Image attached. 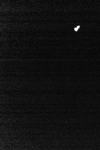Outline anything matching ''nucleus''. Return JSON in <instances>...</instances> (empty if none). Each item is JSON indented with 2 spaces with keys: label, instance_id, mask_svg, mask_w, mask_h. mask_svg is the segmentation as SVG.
Segmentation results:
<instances>
[{
  "label": "nucleus",
  "instance_id": "1",
  "mask_svg": "<svg viewBox=\"0 0 100 150\" xmlns=\"http://www.w3.org/2000/svg\"><path fill=\"white\" fill-rule=\"evenodd\" d=\"M74 30H75V31H77L78 30V29L77 28H75L74 29Z\"/></svg>",
  "mask_w": 100,
  "mask_h": 150
},
{
  "label": "nucleus",
  "instance_id": "2",
  "mask_svg": "<svg viewBox=\"0 0 100 150\" xmlns=\"http://www.w3.org/2000/svg\"><path fill=\"white\" fill-rule=\"evenodd\" d=\"M79 27H80V26H78L77 27V28L78 29H79Z\"/></svg>",
  "mask_w": 100,
  "mask_h": 150
}]
</instances>
